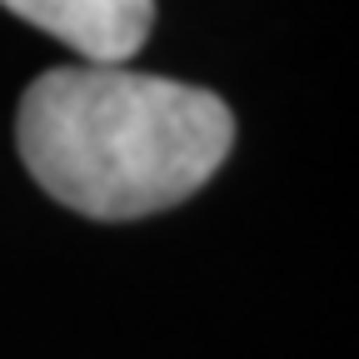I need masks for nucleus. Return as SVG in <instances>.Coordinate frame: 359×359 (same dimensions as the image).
I'll use <instances>...</instances> for the list:
<instances>
[{
	"instance_id": "1",
	"label": "nucleus",
	"mask_w": 359,
	"mask_h": 359,
	"mask_svg": "<svg viewBox=\"0 0 359 359\" xmlns=\"http://www.w3.org/2000/svg\"><path fill=\"white\" fill-rule=\"evenodd\" d=\"M35 185L90 219H140L190 200L230 160L235 115L215 90L125 65L45 70L15 110Z\"/></svg>"
},
{
	"instance_id": "2",
	"label": "nucleus",
	"mask_w": 359,
	"mask_h": 359,
	"mask_svg": "<svg viewBox=\"0 0 359 359\" xmlns=\"http://www.w3.org/2000/svg\"><path fill=\"white\" fill-rule=\"evenodd\" d=\"M6 11L55 35L85 65H125L155 25V0H0Z\"/></svg>"
}]
</instances>
